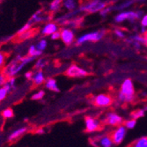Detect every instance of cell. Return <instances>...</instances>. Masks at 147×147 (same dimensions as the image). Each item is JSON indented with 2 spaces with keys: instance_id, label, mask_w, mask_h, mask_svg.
<instances>
[{
  "instance_id": "obj_1",
  "label": "cell",
  "mask_w": 147,
  "mask_h": 147,
  "mask_svg": "<svg viewBox=\"0 0 147 147\" xmlns=\"http://www.w3.org/2000/svg\"><path fill=\"white\" fill-rule=\"evenodd\" d=\"M34 59H35L34 57H32L28 55L25 57L21 55H18L15 57L11 58L10 62L6 63L2 71L5 73V75L7 78L16 77L23 71V69L28 63L34 62Z\"/></svg>"
},
{
  "instance_id": "obj_2",
  "label": "cell",
  "mask_w": 147,
  "mask_h": 147,
  "mask_svg": "<svg viewBox=\"0 0 147 147\" xmlns=\"http://www.w3.org/2000/svg\"><path fill=\"white\" fill-rule=\"evenodd\" d=\"M134 83L130 78H126L122 83L121 87H120V92L118 93V100L121 103L131 102L134 100Z\"/></svg>"
},
{
  "instance_id": "obj_3",
  "label": "cell",
  "mask_w": 147,
  "mask_h": 147,
  "mask_svg": "<svg viewBox=\"0 0 147 147\" xmlns=\"http://www.w3.org/2000/svg\"><path fill=\"white\" fill-rule=\"evenodd\" d=\"M144 15V10H136V11H121L114 17V20L117 24H121L125 20H129L131 23H134L137 20H140L141 18Z\"/></svg>"
},
{
  "instance_id": "obj_4",
  "label": "cell",
  "mask_w": 147,
  "mask_h": 147,
  "mask_svg": "<svg viewBox=\"0 0 147 147\" xmlns=\"http://www.w3.org/2000/svg\"><path fill=\"white\" fill-rule=\"evenodd\" d=\"M109 5V2L106 1V0H89V1L82 4L78 7V9L80 12L96 13L100 12Z\"/></svg>"
},
{
  "instance_id": "obj_5",
  "label": "cell",
  "mask_w": 147,
  "mask_h": 147,
  "mask_svg": "<svg viewBox=\"0 0 147 147\" xmlns=\"http://www.w3.org/2000/svg\"><path fill=\"white\" fill-rule=\"evenodd\" d=\"M106 31L103 29L98 30V31H92L86 34H84L80 35L77 39V44L82 45L86 42H100V40L105 36Z\"/></svg>"
},
{
  "instance_id": "obj_6",
  "label": "cell",
  "mask_w": 147,
  "mask_h": 147,
  "mask_svg": "<svg viewBox=\"0 0 147 147\" xmlns=\"http://www.w3.org/2000/svg\"><path fill=\"white\" fill-rule=\"evenodd\" d=\"M127 134V128L122 124L115 127V129L111 132V138L114 142V144H120L124 140Z\"/></svg>"
},
{
  "instance_id": "obj_7",
  "label": "cell",
  "mask_w": 147,
  "mask_h": 147,
  "mask_svg": "<svg viewBox=\"0 0 147 147\" xmlns=\"http://www.w3.org/2000/svg\"><path fill=\"white\" fill-rule=\"evenodd\" d=\"M103 123L108 125V126H110V127H117L119 125H122L123 124V117L115 113V112H110V113H108L106 115V116L104 117V120H103Z\"/></svg>"
},
{
  "instance_id": "obj_8",
  "label": "cell",
  "mask_w": 147,
  "mask_h": 147,
  "mask_svg": "<svg viewBox=\"0 0 147 147\" xmlns=\"http://www.w3.org/2000/svg\"><path fill=\"white\" fill-rule=\"evenodd\" d=\"M92 145L96 147H113L114 142L110 135L102 134L92 140Z\"/></svg>"
},
{
  "instance_id": "obj_9",
  "label": "cell",
  "mask_w": 147,
  "mask_h": 147,
  "mask_svg": "<svg viewBox=\"0 0 147 147\" xmlns=\"http://www.w3.org/2000/svg\"><path fill=\"white\" fill-rule=\"evenodd\" d=\"M60 33H61L60 39L65 45H67V46L71 45L75 42L76 37H75V33L72 30V28L65 26L60 29Z\"/></svg>"
},
{
  "instance_id": "obj_10",
  "label": "cell",
  "mask_w": 147,
  "mask_h": 147,
  "mask_svg": "<svg viewBox=\"0 0 147 147\" xmlns=\"http://www.w3.org/2000/svg\"><path fill=\"white\" fill-rule=\"evenodd\" d=\"M93 103L98 108H107L113 103V99L110 95L106 93H100L93 98Z\"/></svg>"
},
{
  "instance_id": "obj_11",
  "label": "cell",
  "mask_w": 147,
  "mask_h": 147,
  "mask_svg": "<svg viewBox=\"0 0 147 147\" xmlns=\"http://www.w3.org/2000/svg\"><path fill=\"white\" fill-rule=\"evenodd\" d=\"M65 74L70 78H83L88 75V72L77 64H71L65 71Z\"/></svg>"
},
{
  "instance_id": "obj_12",
  "label": "cell",
  "mask_w": 147,
  "mask_h": 147,
  "mask_svg": "<svg viewBox=\"0 0 147 147\" xmlns=\"http://www.w3.org/2000/svg\"><path fill=\"white\" fill-rule=\"evenodd\" d=\"M85 129L89 133L96 132L100 129V122L94 117L87 116L85 119Z\"/></svg>"
},
{
  "instance_id": "obj_13",
  "label": "cell",
  "mask_w": 147,
  "mask_h": 147,
  "mask_svg": "<svg viewBox=\"0 0 147 147\" xmlns=\"http://www.w3.org/2000/svg\"><path fill=\"white\" fill-rule=\"evenodd\" d=\"M60 30L58 24L56 21H49L44 24L41 29V34L43 36H50L52 34Z\"/></svg>"
},
{
  "instance_id": "obj_14",
  "label": "cell",
  "mask_w": 147,
  "mask_h": 147,
  "mask_svg": "<svg viewBox=\"0 0 147 147\" xmlns=\"http://www.w3.org/2000/svg\"><path fill=\"white\" fill-rule=\"evenodd\" d=\"M49 18L50 17L49 15L45 14V13L43 12V11L39 10V11H35L34 13L28 21L34 26V25H36V24H39V23L49 22Z\"/></svg>"
},
{
  "instance_id": "obj_15",
  "label": "cell",
  "mask_w": 147,
  "mask_h": 147,
  "mask_svg": "<svg viewBox=\"0 0 147 147\" xmlns=\"http://www.w3.org/2000/svg\"><path fill=\"white\" fill-rule=\"evenodd\" d=\"M78 13H80V11H79L78 8L76 9V10H73V11H68V12L65 13L64 15L57 17L55 21L58 25H65L70 20H72V19L76 18V16H78Z\"/></svg>"
},
{
  "instance_id": "obj_16",
  "label": "cell",
  "mask_w": 147,
  "mask_h": 147,
  "mask_svg": "<svg viewBox=\"0 0 147 147\" xmlns=\"http://www.w3.org/2000/svg\"><path fill=\"white\" fill-rule=\"evenodd\" d=\"M45 75L42 70H35V71L34 72V76L31 81L33 82L34 85L35 86H42V84L45 83Z\"/></svg>"
},
{
  "instance_id": "obj_17",
  "label": "cell",
  "mask_w": 147,
  "mask_h": 147,
  "mask_svg": "<svg viewBox=\"0 0 147 147\" xmlns=\"http://www.w3.org/2000/svg\"><path fill=\"white\" fill-rule=\"evenodd\" d=\"M26 131H28V127H21V128H19L15 130H13L8 137V141L13 142V141L19 139L20 138H21L25 134Z\"/></svg>"
},
{
  "instance_id": "obj_18",
  "label": "cell",
  "mask_w": 147,
  "mask_h": 147,
  "mask_svg": "<svg viewBox=\"0 0 147 147\" xmlns=\"http://www.w3.org/2000/svg\"><path fill=\"white\" fill-rule=\"evenodd\" d=\"M44 86H45L46 89H48L49 91H52V92H59V91H60L57 80L55 78H46L45 83H44Z\"/></svg>"
},
{
  "instance_id": "obj_19",
  "label": "cell",
  "mask_w": 147,
  "mask_h": 147,
  "mask_svg": "<svg viewBox=\"0 0 147 147\" xmlns=\"http://www.w3.org/2000/svg\"><path fill=\"white\" fill-rule=\"evenodd\" d=\"M136 2V0H126V1H123L122 3H120L116 5H114V10L115 11H124L128 8H130L134 3Z\"/></svg>"
},
{
  "instance_id": "obj_20",
  "label": "cell",
  "mask_w": 147,
  "mask_h": 147,
  "mask_svg": "<svg viewBox=\"0 0 147 147\" xmlns=\"http://www.w3.org/2000/svg\"><path fill=\"white\" fill-rule=\"evenodd\" d=\"M42 53L43 52L42 50L38 49L36 45H34V44L30 45L28 49V55L32 57H34V58H38L40 57H42Z\"/></svg>"
},
{
  "instance_id": "obj_21",
  "label": "cell",
  "mask_w": 147,
  "mask_h": 147,
  "mask_svg": "<svg viewBox=\"0 0 147 147\" xmlns=\"http://www.w3.org/2000/svg\"><path fill=\"white\" fill-rule=\"evenodd\" d=\"M16 77H12V78H8L7 80H6V82L5 84L4 85V86L8 90V92L11 93L13 91H14L16 89Z\"/></svg>"
},
{
  "instance_id": "obj_22",
  "label": "cell",
  "mask_w": 147,
  "mask_h": 147,
  "mask_svg": "<svg viewBox=\"0 0 147 147\" xmlns=\"http://www.w3.org/2000/svg\"><path fill=\"white\" fill-rule=\"evenodd\" d=\"M63 6L67 11L78 9V0H63Z\"/></svg>"
},
{
  "instance_id": "obj_23",
  "label": "cell",
  "mask_w": 147,
  "mask_h": 147,
  "mask_svg": "<svg viewBox=\"0 0 147 147\" xmlns=\"http://www.w3.org/2000/svg\"><path fill=\"white\" fill-rule=\"evenodd\" d=\"M63 5V0H53L49 5V11L52 13L57 12Z\"/></svg>"
},
{
  "instance_id": "obj_24",
  "label": "cell",
  "mask_w": 147,
  "mask_h": 147,
  "mask_svg": "<svg viewBox=\"0 0 147 147\" xmlns=\"http://www.w3.org/2000/svg\"><path fill=\"white\" fill-rule=\"evenodd\" d=\"M129 147H147V137H142L133 142Z\"/></svg>"
},
{
  "instance_id": "obj_25",
  "label": "cell",
  "mask_w": 147,
  "mask_h": 147,
  "mask_svg": "<svg viewBox=\"0 0 147 147\" xmlns=\"http://www.w3.org/2000/svg\"><path fill=\"white\" fill-rule=\"evenodd\" d=\"M47 65V60L43 57H38L34 63V69L35 70H42Z\"/></svg>"
},
{
  "instance_id": "obj_26",
  "label": "cell",
  "mask_w": 147,
  "mask_h": 147,
  "mask_svg": "<svg viewBox=\"0 0 147 147\" xmlns=\"http://www.w3.org/2000/svg\"><path fill=\"white\" fill-rule=\"evenodd\" d=\"M7 61V55L4 51H0V71H2L6 65Z\"/></svg>"
},
{
  "instance_id": "obj_27",
  "label": "cell",
  "mask_w": 147,
  "mask_h": 147,
  "mask_svg": "<svg viewBox=\"0 0 147 147\" xmlns=\"http://www.w3.org/2000/svg\"><path fill=\"white\" fill-rule=\"evenodd\" d=\"M123 125L127 128V129H132L137 125V120L134 118H130L129 120H126V121L123 123Z\"/></svg>"
},
{
  "instance_id": "obj_28",
  "label": "cell",
  "mask_w": 147,
  "mask_h": 147,
  "mask_svg": "<svg viewBox=\"0 0 147 147\" xmlns=\"http://www.w3.org/2000/svg\"><path fill=\"white\" fill-rule=\"evenodd\" d=\"M37 49H40V50H42V52L47 49V46H48V42H47V40L42 38L41 40H39V41L37 42V43L35 44Z\"/></svg>"
},
{
  "instance_id": "obj_29",
  "label": "cell",
  "mask_w": 147,
  "mask_h": 147,
  "mask_svg": "<svg viewBox=\"0 0 147 147\" xmlns=\"http://www.w3.org/2000/svg\"><path fill=\"white\" fill-rule=\"evenodd\" d=\"M113 11H115V10H114V5H107L103 10H101L99 13L100 14V16H102V17H106V16H108L110 12H112Z\"/></svg>"
},
{
  "instance_id": "obj_30",
  "label": "cell",
  "mask_w": 147,
  "mask_h": 147,
  "mask_svg": "<svg viewBox=\"0 0 147 147\" xmlns=\"http://www.w3.org/2000/svg\"><path fill=\"white\" fill-rule=\"evenodd\" d=\"M45 96V92L43 90H40L36 92H34V94L32 95L31 99L33 100H41L43 99V97Z\"/></svg>"
},
{
  "instance_id": "obj_31",
  "label": "cell",
  "mask_w": 147,
  "mask_h": 147,
  "mask_svg": "<svg viewBox=\"0 0 147 147\" xmlns=\"http://www.w3.org/2000/svg\"><path fill=\"white\" fill-rule=\"evenodd\" d=\"M2 116L5 118V119H11L14 116V113H13V110L10 108H7V109H5L3 111H2Z\"/></svg>"
},
{
  "instance_id": "obj_32",
  "label": "cell",
  "mask_w": 147,
  "mask_h": 147,
  "mask_svg": "<svg viewBox=\"0 0 147 147\" xmlns=\"http://www.w3.org/2000/svg\"><path fill=\"white\" fill-rule=\"evenodd\" d=\"M144 114H145V109H138V110L131 113V118H134V119L138 120V119L143 117L144 115Z\"/></svg>"
},
{
  "instance_id": "obj_33",
  "label": "cell",
  "mask_w": 147,
  "mask_h": 147,
  "mask_svg": "<svg viewBox=\"0 0 147 147\" xmlns=\"http://www.w3.org/2000/svg\"><path fill=\"white\" fill-rule=\"evenodd\" d=\"M32 26H33V25L28 21V22H26L25 25H23L21 28L19 29V31L17 32V34H23V33H25V32H26V31H29L30 29H32Z\"/></svg>"
},
{
  "instance_id": "obj_34",
  "label": "cell",
  "mask_w": 147,
  "mask_h": 147,
  "mask_svg": "<svg viewBox=\"0 0 147 147\" xmlns=\"http://www.w3.org/2000/svg\"><path fill=\"white\" fill-rule=\"evenodd\" d=\"M9 93L10 92H8V90L4 86H0V102L3 101L4 100H5L6 97L8 96Z\"/></svg>"
},
{
  "instance_id": "obj_35",
  "label": "cell",
  "mask_w": 147,
  "mask_h": 147,
  "mask_svg": "<svg viewBox=\"0 0 147 147\" xmlns=\"http://www.w3.org/2000/svg\"><path fill=\"white\" fill-rule=\"evenodd\" d=\"M18 35H19L20 40H26L33 35V29H30L29 31H26V32L20 34H18Z\"/></svg>"
},
{
  "instance_id": "obj_36",
  "label": "cell",
  "mask_w": 147,
  "mask_h": 147,
  "mask_svg": "<svg viewBox=\"0 0 147 147\" xmlns=\"http://www.w3.org/2000/svg\"><path fill=\"white\" fill-rule=\"evenodd\" d=\"M114 34L116 37L120 38V39H124L125 38V33L122 30V29H120V28H116L115 29L114 31Z\"/></svg>"
},
{
  "instance_id": "obj_37",
  "label": "cell",
  "mask_w": 147,
  "mask_h": 147,
  "mask_svg": "<svg viewBox=\"0 0 147 147\" xmlns=\"http://www.w3.org/2000/svg\"><path fill=\"white\" fill-rule=\"evenodd\" d=\"M7 78H8L5 75L3 71H0V86H3L5 84Z\"/></svg>"
},
{
  "instance_id": "obj_38",
  "label": "cell",
  "mask_w": 147,
  "mask_h": 147,
  "mask_svg": "<svg viewBox=\"0 0 147 147\" xmlns=\"http://www.w3.org/2000/svg\"><path fill=\"white\" fill-rule=\"evenodd\" d=\"M140 24L142 26L147 28V13H144V15L141 18L140 20Z\"/></svg>"
},
{
  "instance_id": "obj_39",
  "label": "cell",
  "mask_w": 147,
  "mask_h": 147,
  "mask_svg": "<svg viewBox=\"0 0 147 147\" xmlns=\"http://www.w3.org/2000/svg\"><path fill=\"white\" fill-rule=\"evenodd\" d=\"M61 38V33H60V30H58V31H57V32H55L54 34H52L51 35H50V39L51 40H58V39H60Z\"/></svg>"
},
{
  "instance_id": "obj_40",
  "label": "cell",
  "mask_w": 147,
  "mask_h": 147,
  "mask_svg": "<svg viewBox=\"0 0 147 147\" xmlns=\"http://www.w3.org/2000/svg\"><path fill=\"white\" fill-rule=\"evenodd\" d=\"M33 76H34V71H28L25 73V78L28 80H32Z\"/></svg>"
},
{
  "instance_id": "obj_41",
  "label": "cell",
  "mask_w": 147,
  "mask_h": 147,
  "mask_svg": "<svg viewBox=\"0 0 147 147\" xmlns=\"http://www.w3.org/2000/svg\"><path fill=\"white\" fill-rule=\"evenodd\" d=\"M44 132H45V130H44L43 128H39V129L36 130V133H37L38 135H42V134H43Z\"/></svg>"
},
{
  "instance_id": "obj_42",
  "label": "cell",
  "mask_w": 147,
  "mask_h": 147,
  "mask_svg": "<svg viewBox=\"0 0 147 147\" xmlns=\"http://www.w3.org/2000/svg\"><path fill=\"white\" fill-rule=\"evenodd\" d=\"M92 147H96V146H92Z\"/></svg>"
},
{
  "instance_id": "obj_43",
  "label": "cell",
  "mask_w": 147,
  "mask_h": 147,
  "mask_svg": "<svg viewBox=\"0 0 147 147\" xmlns=\"http://www.w3.org/2000/svg\"><path fill=\"white\" fill-rule=\"evenodd\" d=\"M0 1H1V0H0Z\"/></svg>"
}]
</instances>
